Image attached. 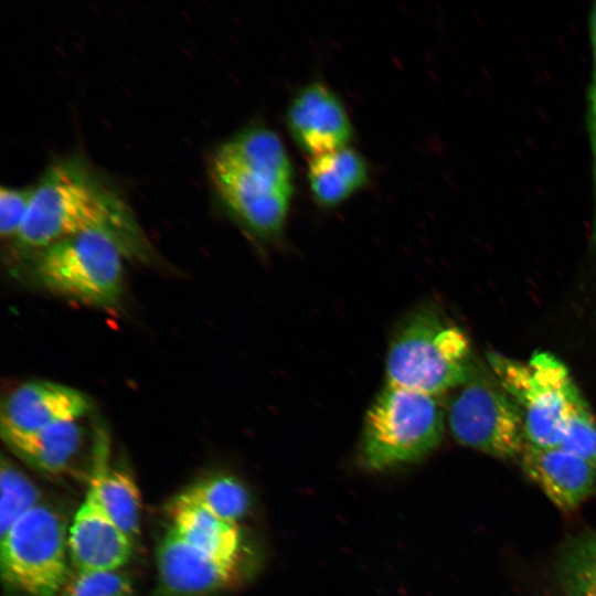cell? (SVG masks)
Segmentation results:
<instances>
[{"instance_id":"cell-17","label":"cell","mask_w":596,"mask_h":596,"mask_svg":"<svg viewBox=\"0 0 596 596\" xmlns=\"http://www.w3.org/2000/svg\"><path fill=\"white\" fill-rule=\"evenodd\" d=\"M369 172L359 152L347 147L310 158L308 179L315 200L323 206H334L361 189Z\"/></svg>"},{"instance_id":"cell-21","label":"cell","mask_w":596,"mask_h":596,"mask_svg":"<svg viewBox=\"0 0 596 596\" xmlns=\"http://www.w3.org/2000/svg\"><path fill=\"white\" fill-rule=\"evenodd\" d=\"M560 447L596 468V419L579 390L572 398Z\"/></svg>"},{"instance_id":"cell-13","label":"cell","mask_w":596,"mask_h":596,"mask_svg":"<svg viewBox=\"0 0 596 596\" xmlns=\"http://www.w3.org/2000/svg\"><path fill=\"white\" fill-rule=\"evenodd\" d=\"M519 459L525 476L562 511L596 496V468L560 446L525 444Z\"/></svg>"},{"instance_id":"cell-20","label":"cell","mask_w":596,"mask_h":596,"mask_svg":"<svg viewBox=\"0 0 596 596\" xmlns=\"http://www.w3.org/2000/svg\"><path fill=\"white\" fill-rule=\"evenodd\" d=\"M0 538L41 503L38 487L6 457L1 459Z\"/></svg>"},{"instance_id":"cell-8","label":"cell","mask_w":596,"mask_h":596,"mask_svg":"<svg viewBox=\"0 0 596 596\" xmlns=\"http://www.w3.org/2000/svg\"><path fill=\"white\" fill-rule=\"evenodd\" d=\"M446 419L459 444L491 457L519 459L524 449L521 408L479 364L453 396Z\"/></svg>"},{"instance_id":"cell-1","label":"cell","mask_w":596,"mask_h":596,"mask_svg":"<svg viewBox=\"0 0 596 596\" xmlns=\"http://www.w3.org/2000/svg\"><path fill=\"white\" fill-rule=\"evenodd\" d=\"M103 231L118 240L127 257H143L145 238L126 203L83 164L63 160L33 187L28 216L17 242L43 249L63 238Z\"/></svg>"},{"instance_id":"cell-7","label":"cell","mask_w":596,"mask_h":596,"mask_svg":"<svg viewBox=\"0 0 596 596\" xmlns=\"http://www.w3.org/2000/svg\"><path fill=\"white\" fill-rule=\"evenodd\" d=\"M68 530L60 512L40 503L1 538V573L25 596H57L68 578Z\"/></svg>"},{"instance_id":"cell-12","label":"cell","mask_w":596,"mask_h":596,"mask_svg":"<svg viewBox=\"0 0 596 596\" xmlns=\"http://www.w3.org/2000/svg\"><path fill=\"white\" fill-rule=\"evenodd\" d=\"M132 543L88 488L68 528L67 545L73 568L81 572L119 570L129 561Z\"/></svg>"},{"instance_id":"cell-9","label":"cell","mask_w":596,"mask_h":596,"mask_svg":"<svg viewBox=\"0 0 596 596\" xmlns=\"http://www.w3.org/2000/svg\"><path fill=\"white\" fill-rule=\"evenodd\" d=\"M157 567L162 596H203L235 583L240 561L211 556L190 545L170 526L158 547Z\"/></svg>"},{"instance_id":"cell-23","label":"cell","mask_w":596,"mask_h":596,"mask_svg":"<svg viewBox=\"0 0 596 596\" xmlns=\"http://www.w3.org/2000/svg\"><path fill=\"white\" fill-rule=\"evenodd\" d=\"M33 187L0 190V234L2 238H17L31 206Z\"/></svg>"},{"instance_id":"cell-15","label":"cell","mask_w":596,"mask_h":596,"mask_svg":"<svg viewBox=\"0 0 596 596\" xmlns=\"http://www.w3.org/2000/svg\"><path fill=\"white\" fill-rule=\"evenodd\" d=\"M8 447L29 465L49 473L67 469L84 440L79 422L57 424L41 430L23 433L1 428Z\"/></svg>"},{"instance_id":"cell-6","label":"cell","mask_w":596,"mask_h":596,"mask_svg":"<svg viewBox=\"0 0 596 596\" xmlns=\"http://www.w3.org/2000/svg\"><path fill=\"white\" fill-rule=\"evenodd\" d=\"M487 359L497 381L521 408L525 444L560 446L578 390L566 365L544 351L533 353L525 362L498 352H489Z\"/></svg>"},{"instance_id":"cell-2","label":"cell","mask_w":596,"mask_h":596,"mask_svg":"<svg viewBox=\"0 0 596 596\" xmlns=\"http://www.w3.org/2000/svg\"><path fill=\"white\" fill-rule=\"evenodd\" d=\"M211 179L228 212L254 236H280L292 196V168L279 136L245 129L213 153Z\"/></svg>"},{"instance_id":"cell-5","label":"cell","mask_w":596,"mask_h":596,"mask_svg":"<svg viewBox=\"0 0 596 596\" xmlns=\"http://www.w3.org/2000/svg\"><path fill=\"white\" fill-rule=\"evenodd\" d=\"M38 252L33 274L47 290L99 308L120 302L127 255L111 234L83 232Z\"/></svg>"},{"instance_id":"cell-24","label":"cell","mask_w":596,"mask_h":596,"mask_svg":"<svg viewBox=\"0 0 596 596\" xmlns=\"http://www.w3.org/2000/svg\"><path fill=\"white\" fill-rule=\"evenodd\" d=\"M589 35L593 50V75L588 96V128L593 155L594 212L592 225V249L596 255V2L589 17Z\"/></svg>"},{"instance_id":"cell-19","label":"cell","mask_w":596,"mask_h":596,"mask_svg":"<svg viewBox=\"0 0 596 596\" xmlns=\"http://www.w3.org/2000/svg\"><path fill=\"white\" fill-rule=\"evenodd\" d=\"M173 501L199 505L232 523L243 518L251 504L245 486L238 479L226 475L201 480L187 488Z\"/></svg>"},{"instance_id":"cell-4","label":"cell","mask_w":596,"mask_h":596,"mask_svg":"<svg viewBox=\"0 0 596 596\" xmlns=\"http://www.w3.org/2000/svg\"><path fill=\"white\" fill-rule=\"evenodd\" d=\"M438 397L386 384L364 418L363 466L383 470L417 461L437 448L447 424Z\"/></svg>"},{"instance_id":"cell-14","label":"cell","mask_w":596,"mask_h":596,"mask_svg":"<svg viewBox=\"0 0 596 596\" xmlns=\"http://www.w3.org/2000/svg\"><path fill=\"white\" fill-rule=\"evenodd\" d=\"M109 439L97 428L89 488L111 521L134 542L140 531V493L134 477L108 462Z\"/></svg>"},{"instance_id":"cell-22","label":"cell","mask_w":596,"mask_h":596,"mask_svg":"<svg viewBox=\"0 0 596 596\" xmlns=\"http://www.w3.org/2000/svg\"><path fill=\"white\" fill-rule=\"evenodd\" d=\"M57 596H134V587L130 577L119 570L100 572L74 570Z\"/></svg>"},{"instance_id":"cell-3","label":"cell","mask_w":596,"mask_h":596,"mask_svg":"<svg viewBox=\"0 0 596 596\" xmlns=\"http://www.w3.org/2000/svg\"><path fill=\"white\" fill-rule=\"evenodd\" d=\"M468 337L434 304H424L402 319L385 361L389 385L439 396L465 384L473 373Z\"/></svg>"},{"instance_id":"cell-16","label":"cell","mask_w":596,"mask_h":596,"mask_svg":"<svg viewBox=\"0 0 596 596\" xmlns=\"http://www.w3.org/2000/svg\"><path fill=\"white\" fill-rule=\"evenodd\" d=\"M171 526L190 545L224 561H240L241 533L236 523L225 521L207 510L172 501Z\"/></svg>"},{"instance_id":"cell-18","label":"cell","mask_w":596,"mask_h":596,"mask_svg":"<svg viewBox=\"0 0 596 596\" xmlns=\"http://www.w3.org/2000/svg\"><path fill=\"white\" fill-rule=\"evenodd\" d=\"M557 596H596V531L567 538L554 563Z\"/></svg>"},{"instance_id":"cell-11","label":"cell","mask_w":596,"mask_h":596,"mask_svg":"<svg viewBox=\"0 0 596 596\" xmlns=\"http://www.w3.org/2000/svg\"><path fill=\"white\" fill-rule=\"evenodd\" d=\"M84 392L56 382L35 380L18 386L3 401L0 427L30 433L57 424L79 422L91 413Z\"/></svg>"},{"instance_id":"cell-10","label":"cell","mask_w":596,"mask_h":596,"mask_svg":"<svg viewBox=\"0 0 596 596\" xmlns=\"http://www.w3.org/2000/svg\"><path fill=\"white\" fill-rule=\"evenodd\" d=\"M287 124L295 141L310 158L347 148L353 134L341 99L319 82L295 95L287 110Z\"/></svg>"}]
</instances>
